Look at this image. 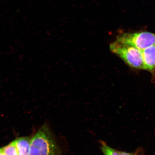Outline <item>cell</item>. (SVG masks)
Masks as SVG:
<instances>
[{"label":"cell","instance_id":"6da1fadb","mask_svg":"<svg viewBox=\"0 0 155 155\" xmlns=\"http://www.w3.org/2000/svg\"><path fill=\"white\" fill-rule=\"evenodd\" d=\"M30 155H61V151L46 124L31 138Z\"/></svg>","mask_w":155,"mask_h":155},{"label":"cell","instance_id":"7a4b0ae2","mask_svg":"<svg viewBox=\"0 0 155 155\" xmlns=\"http://www.w3.org/2000/svg\"><path fill=\"white\" fill-rule=\"evenodd\" d=\"M112 53L121 58L129 66L136 69H143V60L142 51L116 41L110 44Z\"/></svg>","mask_w":155,"mask_h":155},{"label":"cell","instance_id":"3957f363","mask_svg":"<svg viewBox=\"0 0 155 155\" xmlns=\"http://www.w3.org/2000/svg\"><path fill=\"white\" fill-rule=\"evenodd\" d=\"M116 41L142 51L155 44V34L148 32L124 33L119 35Z\"/></svg>","mask_w":155,"mask_h":155},{"label":"cell","instance_id":"277c9868","mask_svg":"<svg viewBox=\"0 0 155 155\" xmlns=\"http://www.w3.org/2000/svg\"><path fill=\"white\" fill-rule=\"evenodd\" d=\"M143 69L152 73L155 71V44L142 50Z\"/></svg>","mask_w":155,"mask_h":155},{"label":"cell","instance_id":"5b68a950","mask_svg":"<svg viewBox=\"0 0 155 155\" xmlns=\"http://www.w3.org/2000/svg\"><path fill=\"white\" fill-rule=\"evenodd\" d=\"M30 139L29 137H19L15 139L19 155H30Z\"/></svg>","mask_w":155,"mask_h":155},{"label":"cell","instance_id":"8992f818","mask_svg":"<svg viewBox=\"0 0 155 155\" xmlns=\"http://www.w3.org/2000/svg\"><path fill=\"white\" fill-rule=\"evenodd\" d=\"M2 148L5 155H19L15 140Z\"/></svg>","mask_w":155,"mask_h":155},{"label":"cell","instance_id":"52a82bcc","mask_svg":"<svg viewBox=\"0 0 155 155\" xmlns=\"http://www.w3.org/2000/svg\"><path fill=\"white\" fill-rule=\"evenodd\" d=\"M101 149L104 155H119L120 152L102 142Z\"/></svg>","mask_w":155,"mask_h":155},{"label":"cell","instance_id":"ba28073f","mask_svg":"<svg viewBox=\"0 0 155 155\" xmlns=\"http://www.w3.org/2000/svg\"><path fill=\"white\" fill-rule=\"evenodd\" d=\"M119 155H133L129 153H128L125 152H120Z\"/></svg>","mask_w":155,"mask_h":155},{"label":"cell","instance_id":"9c48e42d","mask_svg":"<svg viewBox=\"0 0 155 155\" xmlns=\"http://www.w3.org/2000/svg\"><path fill=\"white\" fill-rule=\"evenodd\" d=\"M0 155H5L3 152L2 148H0Z\"/></svg>","mask_w":155,"mask_h":155}]
</instances>
